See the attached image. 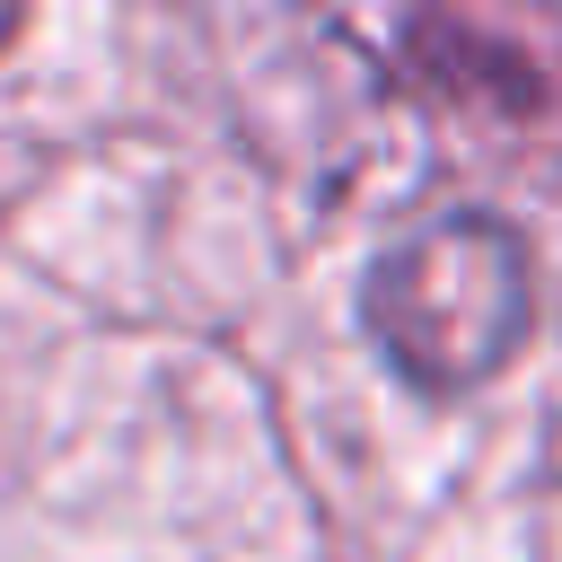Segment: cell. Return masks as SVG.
<instances>
[{
  "mask_svg": "<svg viewBox=\"0 0 562 562\" xmlns=\"http://www.w3.org/2000/svg\"><path fill=\"white\" fill-rule=\"evenodd\" d=\"M360 316L413 386H474L536 325L527 246L483 211H448L369 263Z\"/></svg>",
  "mask_w": 562,
  "mask_h": 562,
  "instance_id": "cell-1",
  "label": "cell"
}]
</instances>
